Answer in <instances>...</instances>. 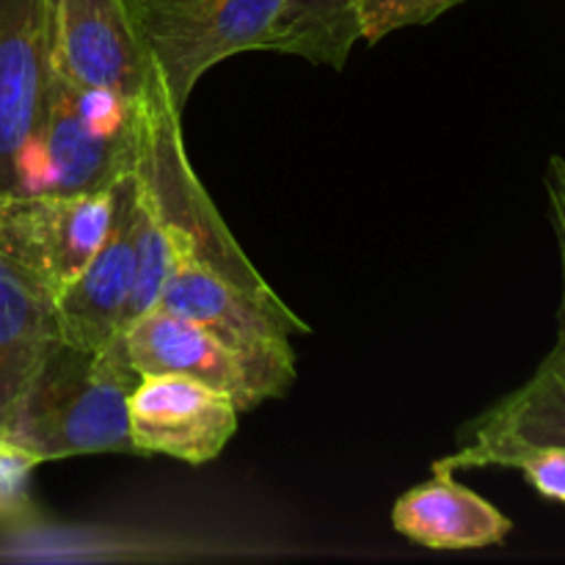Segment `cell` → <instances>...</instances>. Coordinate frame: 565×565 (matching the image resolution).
I'll return each mask as SVG.
<instances>
[{
    "label": "cell",
    "mask_w": 565,
    "mask_h": 565,
    "mask_svg": "<svg viewBox=\"0 0 565 565\" xmlns=\"http://www.w3.org/2000/svg\"><path fill=\"white\" fill-rule=\"evenodd\" d=\"M138 379L121 337L97 351L58 340L0 425L39 463L103 452L138 456L127 412Z\"/></svg>",
    "instance_id": "1"
},
{
    "label": "cell",
    "mask_w": 565,
    "mask_h": 565,
    "mask_svg": "<svg viewBox=\"0 0 565 565\" xmlns=\"http://www.w3.org/2000/svg\"><path fill=\"white\" fill-rule=\"evenodd\" d=\"M141 114V99L81 88L53 70L44 119L17 166V196L108 191L136 171Z\"/></svg>",
    "instance_id": "2"
},
{
    "label": "cell",
    "mask_w": 565,
    "mask_h": 565,
    "mask_svg": "<svg viewBox=\"0 0 565 565\" xmlns=\"http://www.w3.org/2000/svg\"><path fill=\"white\" fill-rule=\"evenodd\" d=\"M141 152L136 174L143 196L163 221L177 259H193L243 287L268 303H285L257 268L248 263L243 248L226 230L207 191L193 174L182 143L180 110L171 105L163 83H154L141 99Z\"/></svg>",
    "instance_id": "3"
},
{
    "label": "cell",
    "mask_w": 565,
    "mask_h": 565,
    "mask_svg": "<svg viewBox=\"0 0 565 565\" xmlns=\"http://www.w3.org/2000/svg\"><path fill=\"white\" fill-rule=\"evenodd\" d=\"M138 36L177 110L210 66L263 50L281 0H125Z\"/></svg>",
    "instance_id": "4"
},
{
    "label": "cell",
    "mask_w": 565,
    "mask_h": 565,
    "mask_svg": "<svg viewBox=\"0 0 565 565\" xmlns=\"http://www.w3.org/2000/svg\"><path fill=\"white\" fill-rule=\"evenodd\" d=\"M158 307L204 326L237 353L257 379L265 397H281L296 381L292 334L309 326L287 303H268L232 285L207 265L177 259Z\"/></svg>",
    "instance_id": "5"
},
{
    "label": "cell",
    "mask_w": 565,
    "mask_h": 565,
    "mask_svg": "<svg viewBox=\"0 0 565 565\" xmlns=\"http://www.w3.org/2000/svg\"><path fill=\"white\" fill-rule=\"evenodd\" d=\"M50 61L64 81L143 99L160 81L125 0H47Z\"/></svg>",
    "instance_id": "6"
},
{
    "label": "cell",
    "mask_w": 565,
    "mask_h": 565,
    "mask_svg": "<svg viewBox=\"0 0 565 565\" xmlns=\"http://www.w3.org/2000/svg\"><path fill=\"white\" fill-rule=\"evenodd\" d=\"M138 456L210 463L237 434L235 401L188 375H141L127 401Z\"/></svg>",
    "instance_id": "7"
},
{
    "label": "cell",
    "mask_w": 565,
    "mask_h": 565,
    "mask_svg": "<svg viewBox=\"0 0 565 565\" xmlns=\"http://www.w3.org/2000/svg\"><path fill=\"white\" fill-rule=\"evenodd\" d=\"M114 215L108 235L92 263L55 298L58 337L75 348L110 345L127 326L132 279H136V199L138 174L114 182Z\"/></svg>",
    "instance_id": "8"
},
{
    "label": "cell",
    "mask_w": 565,
    "mask_h": 565,
    "mask_svg": "<svg viewBox=\"0 0 565 565\" xmlns=\"http://www.w3.org/2000/svg\"><path fill=\"white\" fill-rule=\"evenodd\" d=\"M58 290L0 202V423L58 337Z\"/></svg>",
    "instance_id": "9"
},
{
    "label": "cell",
    "mask_w": 565,
    "mask_h": 565,
    "mask_svg": "<svg viewBox=\"0 0 565 565\" xmlns=\"http://www.w3.org/2000/svg\"><path fill=\"white\" fill-rule=\"evenodd\" d=\"M50 77L47 0H0V202L17 196V166L44 119Z\"/></svg>",
    "instance_id": "10"
},
{
    "label": "cell",
    "mask_w": 565,
    "mask_h": 565,
    "mask_svg": "<svg viewBox=\"0 0 565 565\" xmlns=\"http://www.w3.org/2000/svg\"><path fill=\"white\" fill-rule=\"evenodd\" d=\"M127 356L138 375H188L202 384L226 392L235 401L237 412H252L268 401L257 379L241 356L204 326L152 307L138 315L121 331Z\"/></svg>",
    "instance_id": "11"
},
{
    "label": "cell",
    "mask_w": 565,
    "mask_h": 565,
    "mask_svg": "<svg viewBox=\"0 0 565 565\" xmlns=\"http://www.w3.org/2000/svg\"><path fill=\"white\" fill-rule=\"evenodd\" d=\"M110 188L72 196L3 199L6 215L58 292L92 263L108 235L114 215Z\"/></svg>",
    "instance_id": "12"
},
{
    "label": "cell",
    "mask_w": 565,
    "mask_h": 565,
    "mask_svg": "<svg viewBox=\"0 0 565 565\" xmlns=\"http://www.w3.org/2000/svg\"><path fill=\"white\" fill-rule=\"evenodd\" d=\"M392 527L425 550L463 552L497 546L511 535L513 522L478 491L458 483L445 461L392 508Z\"/></svg>",
    "instance_id": "13"
},
{
    "label": "cell",
    "mask_w": 565,
    "mask_h": 565,
    "mask_svg": "<svg viewBox=\"0 0 565 565\" xmlns=\"http://www.w3.org/2000/svg\"><path fill=\"white\" fill-rule=\"evenodd\" d=\"M467 441L565 447V331H557L555 348L530 381L469 425Z\"/></svg>",
    "instance_id": "14"
},
{
    "label": "cell",
    "mask_w": 565,
    "mask_h": 565,
    "mask_svg": "<svg viewBox=\"0 0 565 565\" xmlns=\"http://www.w3.org/2000/svg\"><path fill=\"white\" fill-rule=\"evenodd\" d=\"M359 39L362 0H281L263 50L342 70Z\"/></svg>",
    "instance_id": "15"
},
{
    "label": "cell",
    "mask_w": 565,
    "mask_h": 565,
    "mask_svg": "<svg viewBox=\"0 0 565 565\" xmlns=\"http://www.w3.org/2000/svg\"><path fill=\"white\" fill-rule=\"evenodd\" d=\"M452 472L458 469L508 467L519 469L535 494L565 505V447L522 445V441H467L458 452L441 458Z\"/></svg>",
    "instance_id": "16"
},
{
    "label": "cell",
    "mask_w": 565,
    "mask_h": 565,
    "mask_svg": "<svg viewBox=\"0 0 565 565\" xmlns=\"http://www.w3.org/2000/svg\"><path fill=\"white\" fill-rule=\"evenodd\" d=\"M174 243L166 232L163 221L152 210V204L143 196L141 180H138L136 199V279H132L130 309H127V323L138 315L158 307L163 287L174 270Z\"/></svg>",
    "instance_id": "17"
},
{
    "label": "cell",
    "mask_w": 565,
    "mask_h": 565,
    "mask_svg": "<svg viewBox=\"0 0 565 565\" xmlns=\"http://www.w3.org/2000/svg\"><path fill=\"white\" fill-rule=\"evenodd\" d=\"M39 458L0 425V530H22L36 524V505L31 500V475Z\"/></svg>",
    "instance_id": "18"
},
{
    "label": "cell",
    "mask_w": 565,
    "mask_h": 565,
    "mask_svg": "<svg viewBox=\"0 0 565 565\" xmlns=\"http://www.w3.org/2000/svg\"><path fill=\"white\" fill-rule=\"evenodd\" d=\"M463 0H362V39L379 44L403 28L428 25Z\"/></svg>",
    "instance_id": "19"
},
{
    "label": "cell",
    "mask_w": 565,
    "mask_h": 565,
    "mask_svg": "<svg viewBox=\"0 0 565 565\" xmlns=\"http://www.w3.org/2000/svg\"><path fill=\"white\" fill-rule=\"evenodd\" d=\"M546 185V199H550V221L552 230H555L557 248H561V268H563V298H561V312H557V323L565 331V160L552 158L550 166H546L544 174Z\"/></svg>",
    "instance_id": "20"
}]
</instances>
